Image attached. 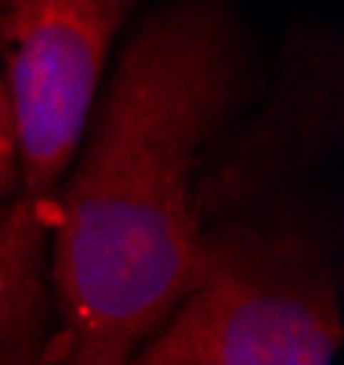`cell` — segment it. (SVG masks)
Returning a JSON list of instances; mask_svg holds the SVG:
<instances>
[{"instance_id": "7a4b0ae2", "label": "cell", "mask_w": 344, "mask_h": 365, "mask_svg": "<svg viewBox=\"0 0 344 365\" xmlns=\"http://www.w3.org/2000/svg\"><path fill=\"white\" fill-rule=\"evenodd\" d=\"M141 0H0L15 188L0 202V365H47L55 340L59 192L102 94L109 51Z\"/></svg>"}, {"instance_id": "277c9868", "label": "cell", "mask_w": 344, "mask_h": 365, "mask_svg": "<svg viewBox=\"0 0 344 365\" xmlns=\"http://www.w3.org/2000/svg\"><path fill=\"white\" fill-rule=\"evenodd\" d=\"M15 134H11V109H8V91L4 76H0V202H4L15 188Z\"/></svg>"}, {"instance_id": "3957f363", "label": "cell", "mask_w": 344, "mask_h": 365, "mask_svg": "<svg viewBox=\"0 0 344 365\" xmlns=\"http://www.w3.org/2000/svg\"><path fill=\"white\" fill-rule=\"evenodd\" d=\"M243 210L207 228L203 275L127 365H333L337 268L290 210Z\"/></svg>"}, {"instance_id": "6da1fadb", "label": "cell", "mask_w": 344, "mask_h": 365, "mask_svg": "<svg viewBox=\"0 0 344 365\" xmlns=\"http://www.w3.org/2000/svg\"><path fill=\"white\" fill-rule=\"evenodd\" d=\"M243 94L225 0H171L123 43L59 192L51 365H127L200 282V174Z\"/></svg>"}]
</instances>
